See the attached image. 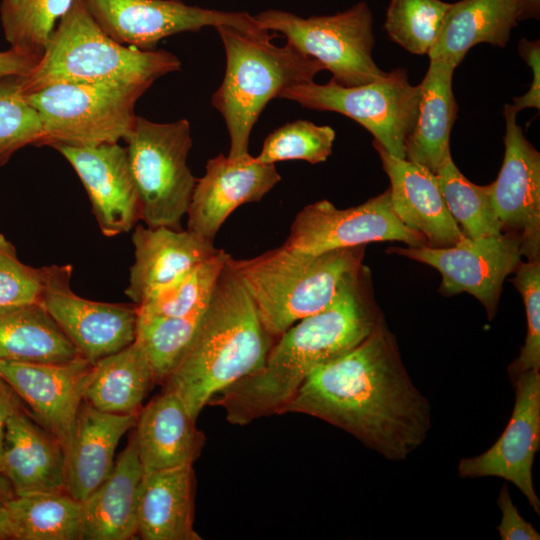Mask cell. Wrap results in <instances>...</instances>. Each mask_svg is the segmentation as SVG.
<instances>
[{"label": "cell", "instance_id": "1", "mask_svg": "<svg viewBox=\"0 0 540 540\" xmlns=\"http://www.w3.org/2000/svg\"><path fill=\"white\" fill-rule=\"evenodd\" d=\"M284 413L322 419L395 461L424 442L431 423L430 405L411 381L383 320L354 349L316 368Z\"/></svg>", "mask_w": 540, "mask_h": 540}, {"label": "cell", "instance_id": "2", "mask_svg": "<svg viewBox=\"0 0 540 540\" xmlns=\"http://www.w3.org/2000/svg\"><path fill=\"white\" fill-rule=\"evenodd\" d=\"M365 272L362 267L351 275L323 310L287 329L262 368L220 392L210 405L221 406L234 425L282 414L316 368L354 349L382 320L368 295Z\"/></svg>", "mask_w": 540, "mask_h": 540}, {"label": "cell", "instance_id": "3", "mask_svg": "<svg viewBox=\"0 0 540 540\" xmlns=\"http://www.w3.org/2000/svg\"><path fill=\"white\" fill-rule=\"evenodd\" d=\"M273 344L247 290L226 261L201 326L163 383L164 390L175 393L197 420L217 394L262 368Z\"/></svg>", "mask_w": 540, "mask_h": 540}, {"label": "cell", "instance_id": "4", "mask_svg": "<svg viewBox=\"0 0 540 540\" xmlns=\"http://www.w3.org/2000/svg\"><path fill=\"white\" fill-rule=\"evenodd\" d=\"M364 246L308 254L283 245L228 265L237 274L267 333L281 336L301 319L320 312L362 266Z\"/></svg>", "mask_w": 540, "mask_h": 540}, {"label": "cell", "instance_id": "5", "mask_svg": "<svg viewBox=\"0 0 540 540\" xmlns=\"http://www.w3.org/2000/svg\"><path fill=\"white\" fill-rule=\"evenodd\" d=\"M181 62L165 50H142L109 37L73 0L35 67L20 77L22 95L57 83L142 84L179 70Z\"/></svg>", "mask_w": 540, "mask_h": 540}, {"label": "cell", "instance_id": "6", "mask_svg": "<svg viewBox=\"0 0 540 540\" xmlns=\"http://www.w3.org/2000/svg\"><path fill=\"white\" fill-rule=\"evenodd\" d=\"M226 54L223 81L212 105L223 116L229 138L228 157L249 155V137L267 103L288 87L308 83L324 70L317 60L290 44L274 45L270 32L254 33L233 26L215 28Z\"/></svg>", "mask_w": 540, "mask_h": 540}, {"label": "cell", "instance_id": "7", "mask_svg": "<svg viewBox=\"0 0 540 540\" xmlns=\"http://www.w3.org/2000/svg\"><path fill=\"white\" fill-rule=\"evenodd\" d=\"M151 85L57 83L23 96L42 122L38 146H94L126 138L135 104Z\"/></svg>", "mask_w": 540, "mask_h": 540}, {"label": "cell", "instance_id": "8", "mask_svg": "<svg viewBox=\"0 0 540 540\" xmlns=\"http://www.w3.org/2000/svg\"><path fill=\"white\" fill-rule=\"evenodd\" d=\"M139 195L141 219L149 227L180 229L197 179L187 165L190 123H157L137 116L124 139Z\"/></svg>", "mask_w": 540, "mask_h": 540}, {"label": "cell", "instance_id": "9", "mask_svg": "<svg viewBox=\"0 0 540 540\" xmlns=\"http://www.w3.org/2000/svg\"><path fill=\"white\" fill-rule=\"evenodd\" d=\"M255 17L266 30L283 35L286 43L320 62L339 85L361 86L387 75L372 57L373 16L366 2L327 16L302 18L271 9Z\"/></svg>", "mask_w": 540, "mask_h": 540}, {"label": "cell", "instance_id": "10", "mask_svg": "<svg viewBox=\"0 0 540 540\" xmlns=\"http://www.w3.org/2000/svg\"><path fill=\"white\" fill-rule=\"evenodd\" d=\"M279 98L347 116L366 128L389 154L405 159V142L419 112L421 84L412 85L407 71L397 68L361 86L346 87L332 79L325 84L311 81L294 85Z\"/></svg>", "mask_w": 540, "mask_h": 540}, {"label": "cell", "instance_id": "11", "mask_svg": "<svg viewBox=\"0 0 540 540\" xmlns=\"http://www.w3.org/2000/svg\"><path fill=\"white\" fill-rule=\"evenodd\" d=\"M378 241H398L411 247L428 245L423 235L397 217L389 189L347 209H338L328 200L307 205L296 215L283 246L321 254Z\"/></svg>", "mask_w": 540, "mask_h": 540}, {"label": "cell", "instance_id": "12", "mask_svg": "<svg viewBox=\"0 0 540 540\" xmlns=\"http://www.w3.org/2000/svg\"><path fill=\"white\" fill-rule=\"evenodd\" d=\"M387 251L434 267L442 276L441 294L469 293L482 303L490 320L496 314L505 278L522 262L520 239L509 232L464 237L448 247H392Z\"/></svg>", "mask_w": 540, "mask_h": 540}, {"label": "cell", "instance_id": "13", "mask_svg": "<svg viewBox=\"0 0 540 540\" xmlns=\"http://www.w3.org/2000/svg\"><path fill=\"white\" fill-rule=\"evenodd\" d=\"M100 28L125 46L152 50L171 35L221 25L269 32L247 12H225L190 6L181 0H84Z\"/></svg>", "mask_w": 540, "mask_h": 540}, {"label": "cell", "instance_id": "14", "mask_svg": "<svg viewBox=\"0 0 540 540\" xmlns=\"http://www.w3.org/2000/svg\"><path fill=\"white\" fill-rule=\"evenodd\" d=\"M40 304L60 326L81 356L93 364L135 341L136 306L93 301L70 286L71 265L42 267Z\"/></svg>", "mask_w": 540, "mask_h": 540}, {"label": "cell", "instance_id": "15", "mask_svg": "<svg viewBox=\"0 0 540 540\" xmlns=\"http://www.w3.org/2000/svg\"><path fill=\"white\" fill-rule=\"evenodd\" d=\"M515 405L498 440L484 453L463 458L461 478L499 477L513 483L537 515L540 500L532 481V465L540 448V371L521 373L514 381Z\"/></svg>", "mask_w": 540, "mask_h": 540}, {"label": "cell", "instance_id": "16", "mask_svg": "<svg viewBox=\"0 0 540 540\" xmlns=\"http://www.w3.org/2000/svg\"><path fill=\"white\" fill-rule=\"evenodd\" d=\"M517 113L505 104L504 159L489 186L503 230L519 237L522 256L536 260L540 259V154L517 124Z\"/></svg>", "mask_w": 540, "mask_h": 540}, {"label": "cell", "instance_id": "17", "mask_svg": "<svg viewBox=\"0 0 540 540\" xmlns=\"http://www.w3.org/2000/svg\"><path fill=\"white\" fill-rule=\"evenodd\" d=\"M92 367L93 363L82 356L54 364L0 360V376L65 451Z\"/></svg>", "mask_w": 540, "mask_h": 540}, {"label": "cell", "instance_id": "18", "mask_svg": "<svg viewBox=\"0 0 540 540\" xmlns=\"http://www.w3.org/2000/svg\"><path fill=\"white\" fill-rule=\"evenodd\" d=\"M84 186L101 233L114 237L129 232L141 219L139 195L127 148L118 143L94 146L54 145Z\"/></svg>", "mask_w": 540, "mask_h": 540}, {"label": "cell", "instance_id": "19", "mask_svg": "<svg viewBox=\"0 0 540 540\" xmlns=\"http://www.w3.org/2000/svg\"><path fill=\"white\" fill-rule=\"evenodd\" d=\"M280 180L275 164L259 163L250 154L235 159L219 154L209 159L193 190L187 230L214 242L235 209L260 201Z\"/></svg>", "mask_w": 540, "mask_h": 540}, {"label": "cell", "instance_id": "20", "mask_svg": "<svg viewBox=\"0 0 540 540\" xmlns=\"http://www.w3.org/2000/svg\"><path fill=\"white\" fill-rule=\"evenodd\" d=\"M373 146L390 180V200L397 217L423 235L429 246L448 247L466 237L450 214L435 173L416 162Z\"/></svg>", "mask_w": 540, "mask_h": 540}, {"label": "cell", "instance_id": "21", "mask_svg": "<svg viewBox=\"0 0 540 540\" xmlns=\"http://www.w3.org/2000/svg\"><path fill=\"white\" fill-rule=\"evenodd\" d=\"M132 243L135 260L125 294L135 306L220 250L192 231L165 226L137 225Z\"/></svg>", "mask_w": 540, "mask_h": 540}, {"label": "cell", "instance_id": "22", "mask_svg": "<svg viewBox=\"0 0 540 540\" xmlns=\"http://www.w3.org/2000/svg\"><path fill=\"white\" fill-rule=\"evenodd\" d=\"M1 472L15 495L66 491L64 448L22 405L7 420Z\"/></svg>", "mask_w": 540, "mask_h": 540}, {"label": "cell", "instance_id": "23", "mask_svg": "<svg viewBox=\"0 0 540 540\" xmlns=\"http://www.w3.org/2000/svg\"><path fill=\"white\" fill-rule=\"evenodd\" d=\"M138 415L106 413L83 401L65 449L66 492L84 501L111 473L115 450Z\"/></svg>", "mask_w": 540, "mask_h": 540}, {"label": "cell", "instance_id": "24", "mask_svg": "<svg viewBox=\"0 0 540 540\" xmlns=\"http://www.w3.org/2000/svg\"><path fill=\"white\" fill-rule=\"evenodd\" d=\"M182 400L163 390L138 414L134 437L144 474L192 465L205 442Z\"/></svg>", "mask_w": 540, "mask_h": 540}, {"label": "cell", "instance_id": "25", "mask_svg": "<svg viewBox=\"0 0 540 540\" xmlns=\"http://www.w3.org/2000/svg\"><path fill=\"white\" fill-rule=\"evenodd\" d=\"M143 475L132 434L109 476L82 501V540H128L137 535V498Z\"/></svg>", "mask_w": 540, "mask_h": 540}, {"label": "cell", "instance_id": "26", "mask_svg": "<svg viewBox=\"0 0 540 540\" xmlns=\"http://www.w3.org/2000/svg\"><path fill=\"white\" fill-rule=\"evenodd\" d=\"M193 514L192 465L143 475L137 498V535L141 539L200 540Z\"/></svg>", "mask_w": 540, "mask_h": 540}, {"label": "cell", "instance_id": "27", "mask_svg": "<svg viewBox=\"0 0 540 540\" xmlns=\"http://www.w3.org/2000/svg\"><path fill=\"white\" fill-rule=\"evenodd\" d=\"M456 68L442 58L430 59L428 71L420 83L418 116L405 142V159L421 164L433 173L450 155V133L458 111L452 90Z\"/></svg>", "mask_w": 540, "mask_h": 540}, {"label": "cell", "instance_id": "28", "mask_svg": "<svg viewBox=\"0 0 540 540\" xmlns=\"http://www.w3.org/2000/svg\"><path fill=\"white\" fill-rule=\"evenodd\" d=\"M522 20L519 0H460L451 4L438 40L428 56L456 67L475 45L504 48L511 30Z\"/></svg>", "mask_w": 540, "mask_h": 540}, {"label": "cell", "instance_id": "29", "mask_svg": "<svg viewBox=\"0 0 540 540\" xmlns=\"http://www.w3.org/2000/svg\"><path fill=\"white\" fill-rule=\"evenodd\" d=\"M153 384L148 355L135 340L93 364L83 401L102 412L138 415Z\"/></svg>", "mask_w": 540, "mask_h": 540}, {"label": "cell", "instance_id": "30", "mask_svg": "<svg viewBox=\"0 0 540 540\" xmlns=\"http://www.w3.org/2000/svg\"><path fill=\"white\" fill-rule=\"evenodd\" d=\"M78 357L77 348L40 303L0 311V360L54 364Z\"/></svg>", "mask_w": 540, "mask_h": 540}, {"label": "cell", "instance_id": "31", "mask_svg": "<svg viewBox=\"0 0 540 540\" xmlns=\"http://www.w3.org/2000/svg\"><path fill=\"white\" fill-rule=\"evenodd\" d=\"M4 505L14 540H82L83 503L66 491L15 495Z\"/></svg>", "mask_w": 540, "mask_h": 540}, {"label": "cell", "instance_id": "32", "mask_svg": "<svg viewBox=\"0 0 540 540\" xmlns=\"http://www.w3.org/2000/svg\"><path fill=\"white\" fill-rule=\"evenodd\" d=\"M447 208L462 230L471 239L503 232L492 205L490 186L469 181L457 168L451 154L435 173Z\"/></svg>", "mask_w": 540, "mask_h": 540}, {"label": "cell", "instance_id": "33", "mask_svg": "<svg viewBox=\"0 0 540 540\" xmlns=\"http://www.w3.org/2000/svg\"><path fill=\"white\" fill-rule=\"evenodd\" d=\"M208 303L179 317L137 315L135 340L141 343L148 355L155 383H164L187 352L201 326Z\"/></svg>", "mask_w": 540, "mask_h": 540}, {"label": "cell", "instance_id": "34", "mask_svg": "<svg viewBox=\"0 0 540 540\" xmlns=\"http://www.w3.org/2000/svg\"><path fill=\"white\" fill-rule=\"evenodd\" d=\"M229 257L224 250L154 291L136 306L138 316L179 317L207 304Z\"/></svg>", "mask_w": 540, "mask_h": 540}, {"label": "cell", "instance_id": "35", "mask_svg": "<svg viewBox=\"0 0 540 540\" xmlns=\"http://www.w3.org/2000/svg\"><path fill=\"white\" fill-rule=\"evenodd\" d=\"M452 3L442 0H390L384 29L394 43L416 55L436 44Z\"/></svg>", "mask_w": 540, "mask_h": 540}, {"label": "cell", "instance_id": "36", "mask_svg": "<svg viewBox=\"0 0 540 540\" xmlns=\"http://www.w3.org/2000/svg\"><path fill=\"white\" fill-rule=\"evenodd\" d=\"M73 0H2L0 18L11 47L42 55L57 20Z\"/></svg>", "mask_w": 540, "mask_h": 540}, {"label": "cell", "instance_id": "37", "mask_svg": "<svg viewBox=\"0 0 540 540\" xmlns=\"http://www.w3.org/2000/svg\"><path fill=\"white\" fill-rule=\"evenodd\" d=\"M334 140L335 131L330 126L296 120L270 133L254 158L263 164L284 160H304L317 164L330 156Z\"/></svg>", "mask_w": 540, "mask_h": 540}, {"label": "cell", "instance_id": "38", "mask_svg": "<svg viewBox=\"0 0 540 540\" xmlns=\"http://www.w3.org/2000/svg\"><path fill=\"white\" fill-rule=\"evenodd\" d=\"M43 128L38 112L20 91V77L0 82V167L27 145L38 146Z\"/></svg>", "mask_w": 540, "mask_h": 540}, {"label": "cell", "instance_id": "39", "mask_svg": "<svg viewBox=\"0 0 540 540\" xmlns=\"http://www.w3.org/2000/svg\"><path fill=\"white\" fill-rule=\"evenodd\" d=\"M511 280L521 294L527 319V334L519 357L508 368L514 381L521 373L540 371V259L521 262Z\"/></svg>", "mask_w": 540, "mask_h": 540}, {"label": "cell", "instance_id": "40", "mask_svg": "<svg viewBox=\"0 0 540 540\" xmlns=\"http://www.w3.org/2000/svg\"><path fill=\"white\" fill-rule=\"evenodd\" d=\"M42 268L21 262L14 245L0 233V311L40 303Z\"/></svg>", "mask_w": 540, "mask_h": 540}, {"label": "cell", "instance_id": "41", "mask_svg": "<svg viewBox=\"0 0 540 540\" xmlns=\"http://www.w3.org/2000/svg\"><path fill=\"white\" fill-rule=\"evenodd\" d=\"M502 513L500 524L497 526L502 540H539L540 534L533 525L526 521L513 504L506 484L500 490L497 500Z\"/></svg>", "mask_w": 540, "mask_h": 540}, {"label": "cell", "instance_id": "42", "mask_svg": "<svg viewBox=\"0 0 540 540\" xmlns=\"http://www.w3.org/2000/svg\"><path fill=\"white\" fill-rule=\"evenodd\" d=\"M519 54L531 67L533 80L528 92L520 97H514L512 104L516 112L526 108H540V44L539 40L519 42Z\"/></svg>", "mask_w": 540, "mask_h": 540}, {"label": "cell", "instance_id": "43", "mask_svg": "<svg viewBox=\"0 0 540 540\" xmlns=\"http://www.w3.org/2000/svg\"><path fill=\"white\" fill-rule=\"evenodd\" d=\"M42 55L11 47L0 52V82L10 77H23L37 64Z\"/></svg>", "mask_w": 540, "mask_h": 540}, {"label": "cell", "instance_id": "44", "mask_svg": "<svg viewBox=\"0 0 540 540\" xmlns=\"http://www.w3.org/2000/svg\"><path fill=\"white\" fill-rule=\"evenodd\" d=\"M21 405L20 398L0 376V471L7 420L13 411Z\"/></svg>", "mask_w": 540, "mask_h": 540}, {"label": "cell", "instance_id": "45", "mask_svg": "<svg viewBox=\"0 0 540 540\" xmlns=\"http://www.w3.org/2000/svg\"><path fill=\"white\" fill-rule=\"evenodd\" d=\"M13 539V528L9 519L7 509L0 503V540Z\"/></svg>", "mask_w": 540, "mask_h": 540}, {"label": "cell", "instance_id": "46", "mask_svg": "<svg viewBox=\"0 0 540 540\" xmlns=\"http://www.w3.org/2000/svg\"><path fill=\"white\" fill-rule=\"evenodd\" d=\"M522 9V20L538 19L540 0H519Z\"/></svg>", "mask_w": 540, "mask_h": 540}, {"label": "cell", "instance_id": "47", "mask_svg": "<svg viewBox=\"0 0 540 540\" xmlns=\"http://www.w3.org/2000/svg\"><path fill=\"white\" fill-rule=\"evenodd\" d=\"M15 496L12 486L0 471V503L4 504Z\"/></svg>", "mask_w": 540, "mask_h": 540}]
</instances>
